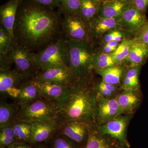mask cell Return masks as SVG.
Instances as JSON below:
<instances>
[{
	"label": "cell",
	"instance_id": "11",
	"mask_svg": "<svg viewBox=\"0 0 148 148\" xmlns=\"http://www.w3.org/2000/svg\"><path fill=\"white\" fill-rule=\"evenodd\" d=\"M32 79L36 82H49L68 85L76 80L68 66H56L40 71Z\"/></svg>",
	"mask_w": 148,
	"mask_h": 148
},
{
	"label": "cell",
	"instance_id": "40",
	"mask_svg": "<svg viewBox=\"0 0 148 148\" xmlns=\"http://www.w3.org/2000/svg\"><path fill=\"white\" fill-rule=\"evenodd\" d=\"M32 145L28 143L16 142L6 148H32Z\"/></svg>",
	"mask_w": 148,
	"mask_h": 148
},
{
	"label": "cell",
	"instance_id": "34",
	"mask_svg": "<svg viewBox=\"0 0 148 148\" xmlns=\"http://www.w3.org/2000/svg\"><path fill=\"white\" fill-rule=\"evenodd\" d=\"M131 37V35L120 29L113 30L108 32L100 39V45H103L110 42L121 43L126 38Z\"/></svg>",
	"mask_w": 148,
	"mask_h": 148
},
{
	"label": "cell",
	"instance_id": "3",
	"mask_svg": "<svg viewBox=\"0 0 148 148\" xmlns=\"http://www.w3.org/2000/svg\"><path fill=\"white\" fill-rule=\"evenodd\" d=\"M92 42L67 40L69 67L76 79L91 78L92 61L95 50Z\"/></svg>",
	"mask_w": 148,
	"mask_h": 148
},
{
	"label": "cell",
	"instance_id": "22",
	"mask_svg": "<svg viewBox=\"0 0 148 148\" xmlns=\"http://www.w3.org/2000/svg\"><path fill=\"white\" fill-rule=\"evenodd\" d=\"M20 106L14 102L9 103L5 99L0 102V127L13 124L17 120Z\"/></svg>",
	"mask_w": 148,
	"mask_h": 148
},
{
	"label": "cell",
	"instance_id": "42",
	"mask_svg": "<svg viewBox=\"0 0 148 148\" xmlns=\"http://www.w3.org/2000/svg\"><path fill=\"white\" fill-rule=\"evenodd\" d=\"M99 1L101 2V3L106 2L109 1H114V0H98Z\"/></svg>",
	"mask_w": 148,
	"mask_h": 148
},
{
	"label": "cell",
	"instance_id": "10",
	"mask_svg": "<svg viewBox=\"0 0 148 148\" xmlns=\"http://www.w3.org/2000/svg\"><path fill=\"white\" fill-rule=\"evenodd\" d=\"M93 124L79 121L62 122L60 123L57 133L65 135L83 148L87 142L90 127Z\"/></svg>",
	"mask_w": 148,
	"mask_h": 148
},
{
	"label": "cell",
	"instance_id": "23",
	"mask_svg": "<svg viewBox=\"0 0 148 148\" xmlns=\"http://www.w3.org/2000/svg\"><path fill=\"white\" fill-rule=\"evenodd\" d=\"M127 69V66L122 64L116 65L95 72L102 77V80L104 81L118 86L121 84Z\"/></svg>",
	"mask_w": 148,
	"mask_h": 148
},
{
	"label": "cell",
	"instance_id": "16",
	"mask_svg": "<svg viewBox=\"0 0 148 148\" xmlns=\"http://www.w3.org/2000/svg\"><path fill=\"white\" fill-rule=\"evenodd\" d=\"M35 82L42 98L58 104L63 101L68 92L69 85L49 82Z\"/></svg>",
	"mask_w": 148,
	"mask_h": 148
},
{
	"label": "cell",
	"instance_id": "6",
	"mask_svg": "<svg viewBox=\"0 0 148 148\" xmlns=\"http://www.w3.org/2000/svg\"><path fill=\"white\" fill-rule=\"evenodd\" d=\"M10 57L14 69L21 74L25 79H32L40 71L33 53L25 48L15 44L9 52Z\"/></svg>",
	"mask_w": 148,
	"mask_h": 148
},
{
	"label": "cell",
	"instance_id": "15",
	"mask_svg": "<svg viewBox=\"0 0 148 148\" xmlns=\"http://www.w3.org/2000/svg\"><path fill=\"white\" fill-rule=\"evenodd\" d=\"M23 1V0H9L0 8L1 25L8 32L13 45L15 44L14 29L16 14L18 8Z\"/></svg>",
	"mask_w": 148,
	"mask_h": 148
},
{
	"label": "cell",
	"instance_id": "26",
	"mask_svg": "<svg viewBox=\"0 0 148 148\" xmlns=\"http://www.w3.org/2000/svg\"><path fill=\"white\" fill-rule=\"evenodd\" d=\"M140 66L129 67L121 82V87L124 90H138L140 89L139 76Z\"/></svg>",
	"mask_w": 148,
	"mask_h": 148
},
{
	"label": "cell",
	"instance_id": "1",
	"mask_svg": "<svg viewBox=\"0 0 148 148\" xmlns=\"http://www.w3.org/2000/svg\"><path fill=\"white\" fill-rule=\"evenodd\" d=\"M62 19L61 14L54 10L23 0L14 29L15 44L32 53L42 50L64 36Z\"/></svg>",
	"mask_w": 148,
	"mask_h": 148
},
{
	"label": "cell",
	"instance_id": "13",
	"mask_svg": "<svg viewBox=\"0 0 148 148\" xmlns=\"http://www.w3.org/2000/svg\"><path fill=\"white\" fill-rule=\"evenodd\" d=\"M32 129L30 144L47 143L58 132L60 123L57 120L32 123Z\"/></svg>",
	"mask_w": 148,
	"mask_h": 148
},
{
	"label": "cell",
	"instance_id": "19",
	"mask_svg": "<svg viewBox=\"0 0 148 148\" xmlns=\"http://www.w3.org/2000/svg\"><path fill=\"white\" fill-rule=\"evenodd\" d=\"M148 57V47L145 44L133 38L129 55L125 62L128 67L143 66Z\"/></svg>",
	"mask_w": 148,
	"mask_h": 148
},
{
	"label": "cell",
	"instance_id": "24",
	"mask_svg": "<svg viewBox=\"0 0 148 148\" xmlns=\"http://www.w3.org/2000/svg\"><path fill=\"white\" fill-rule=\"evenodd\" d=\"M138 91L124 90L115 97L123 113L130 112L139 105L140 98Z\"/></svg>",
	"mask_w": 148,
	"mask_h": 148
},
{
	"label": "cell",
	"instance_id": "4",
	"mask_svg": "<svg viewBox=\"0 0 148 148\" xmlns=\"http://www.w3.org/2000/svg\"><path fill=\"white\" fill-rule=\"evenodd\" d=\"M67 42L64 36L42 50L33 53L40 71L56 66H69Z\"/></svg>",
	"mask_w": 148,
	"mask_h": 148
},
{
	"label": "cell",
	"instance_id": "12",
	"mask_svg": "<svg viewBox=\"0 0 148 148\" xmlns=\"http://www.w3.org/2000/svg\"><path fill=\"white\" fill-rule=\"evenodd\" d=\"M129 117L120 115L114 119L101 125L98 127L101 133L110 135L119 141L121 145L130 147L127 140L126 131Z\"/></svg>",
	"mask_w": 148,
	"mask_h": 148
},
{
	"label": "cell",
	"instance_id": "44",
	"mask_svg": "<svg viewBox=\"0 0 148 148\" xmlns=\"http://www.w3.org/2000/svg\"></svg>",
	"mask_w": 148,
	"mask_h": 148
},
{
	"label": "cell",
	"instance_id": "27",
	"mask_svg": "<svg viewBox=\"0 0 148 148\" xmlns=\"http://www.w3.org/2000/svg\"><path fill=\"white\" fill-rule=\"evenodd\" d=\"M17 142L30 144L32 136V123L17 119L12 124Z\"/></svg>",
	"mask_w": 148,
	"mask_h": 148
},
{
	"label": "cell",
	"instance_id": "39",
	"mask_svg": "<svg viewBox=\"0 0 148 148\" xmlns=\"http://www.w3.org/2000/svg\"><path fill=\"white\" fill-rule=\"evenodd\" d=\"M132 4L141 13L146 15L148 7V0H132Z\"/></svg>",
	"mask_w": 148,
	"mask_h": 148
},
{
	"label": "cell",
	"instance_id": "28",
	"mask_svg": "<svg viewBox=\"0 0 148 148\" xmlns=\"http://www.w3.org/2000/svg\"><path fill=\"white\" fill-rule=\"evenodd\" d=\"M133 42V38H126L120 43L116 50L111 53L114 61L117 65L125 64V60L129 55Z\"/></svg>",
	"mask_w": 148,
	"mask_h": 148
},
{
	"label": "cell",
	"instance_id": "20",
	"mask_svg": "<svg viewBox=\"0 0 148 148\" xmlns=\"http://www.w3.org/2000/svg\"><path fill=\"white\" fill-rule=\"evenodd\" d=\"M132 1L114 0L102 3L97 16L118 19L124 9L132 3Z\"/></svg>",
	"mask_w": 148,
	"mask_h": 148
},
{
	"label": "cell",
	"instance_id": "33",
	"mask_svg": "<svg viewBox=\"0 0 148 148\" xmlns=\"http://www.w3.org/2000/svg\"><path fill=\"white\" fill-rule=\"evenodd\" d=\"M92 86L97 95L108 98H112L118 89L117 86L106 82L102 79L92 84Z\"/></svg>",
	"mask_w": 148,
	"mask_h": 148
},
{
	"label": "cell",
	"instance_id": "41",
	"mask_svg": "<svg viewBox=\"0 0 148 148\" xmlns=\"http://www.w3.org/2000/svg\"><path fill=\"white\" fill-rule=\"evenodd\" d=\"M32 148H50L46 143H37L32 145Z\"/></svg>",
	"mask_w": 148,
	"mask_h": 148
},
{
	"label": "cell",
	"instance_id": "35",
	"mask_svg": "<svg viewBox=\"0 0 148 148\" xmlns=\"http://www.w3.org/2000/svg\"><path fill=\"white\" fill-rule=\"evenodd\" d=\"M10 35L2 26H0V55H8L13 47Z\"/></svg>",
	"mask_w": 148,
	"mask_h": 148
},
{
	"label": "cell",
	"instance_id": "25",
	"mask_svg": "<svg viewBox=\"0 0 148 148\" xmlns=\"http://www.w3.org/2000/svg\"><path fill=\"white\" fill-rule=\"evenodd\" d=\"M101 4L98 0H82L79 17L89 26L90 21L98 15Z\"/></svg>",
	"mask_w": 148,
	"mask_h": 148
},
{
	"label": "cell",
	"instance_id": "5",
	"mask_svg": "<svg viewBox=\"0 0 148 148\" xmlns=\"http://www.w3.org/2000/svg\"><path fill=\"white\" fill-rule=\"evenodd\" d=\"M59 110L58 103L41 98L20 106L17 119L31 123L57 120Z\"/></svg>",
	"mask_w": 148,
	"mask_h": 148
},
{
	"label": "cell",
	"instance_id": "2",
	"mask_svg": "<svg viewBox=\"0 0 148 148\" xmlns=\"http://www.w3.org/2000/svg\"><path fill=\"white\" fill-rule=\"evenodd\" d=\"M59 106L57 121H79L90 124L97 122V95L91 78L76 79L69 85L66 97Z\"/></svg>",
	"mask_w": 148,
	"mask_h": 148
},
{
	"label": "cell",
	"instance_id": "30",
	"mask_svg": "<svg viewBox=\"0 0 148 148\" xmlns=\"http://www.w3.org/2000/svg\"><path fill=\"white\" fill-rule=\"evenodd\" d=\"M82 0H61L58 8L61 14L64 15L79 16Z\"/></svg>",
	"mask_w": 148,
	"mask_h": 148
},
{
	"label": "cell",
	"instance_id": "18",
	"mask_svg": "<svg viewBox=\"0 0 148 148\" xmlns=\"http://www.w3.org/2000/svg\"><path fill=\"white\" fill-rule=\"evenodd\" d=\"M88 27L92 39H100L108 32L119 29L117 19L98 16L90 21Z\"/></svg>",
	"mask_w": 148,
	"mask_h": 148
},
{
	"label": "cell",
	"instance_id": "37",
	"mask_svg": "<svg viewBox=\"0 0 148 148\" xmlns=\"http://www.w3.org/2000/svg\"><path fill=\"white\" fill-rule=\"evenodd\" d=\"M36 3L47 8L54 10L58 8L61 4V0H28Z\"/></svg>",
	"mask_w": 148,
	"mask_h": 148
},
{
	"label": "cell",
	"instance_id": "31",
	"mask_svg": "<svg viewBox=\"0 0 148 148\" xmlns=\"http://www.w3.org/2000/svg\"><path fill=\"white\" fill-rule=\"evenodd\" d=\"M46 143L50 148H82L71 139L57 132Z\"/></svg>",
	"mask_w": 148,
	"mask_h": 148
},
{
	"label": "cell",
	"instance_id": "43",
	"mask_svg": "<svg viewBox=\"0 0 148 148\" xmlns=\"http://www.w3.org/2000/svg\"><path fill=\"white\" fill-rule=\"evenodd\" d=\"M118 148H126V147H124V146L121 145H120Z\"/></svg>",
	"mask_w": 148,
	"mask_h": 148
},
{
	"label": "cell",
	"instance_id": "9",
	"mask_svg": "<svg viewBox=\"0 0 148 148\" xmlns=\"http://www.w3.org/2000/svg\"><path fill=\"white\" fill-rule=\"evenodd\" d=\"M147 20L145 14L141 13L132 3L124 9L117 19L120 30L129 34L133 38Z\"/></svg>",
	"mask_w": 148,
	"mask_h": 148
},
{
	"label": "cell",
	"instance_id": "14",
	"mask_svg": "<svg viewBox=\"0 0 148 148\" xmlns=\"http://www.w3.org/2000/svg\"><path fill=\"white\" fill-rule=\"evenodd\" d=\"M97 122L99 124H104L123 114L115 98H106L97 95Z\"/></svg>",
	"mask_w": 148,
	"mask_h": 148
},
{
	"label": "cell",
	"instance_id": "8",
	"mask_svg": "<svg viewBox=\"0 0 148 148\" xmlns=\"http://www.w3.org/2000/svg\"><path fill=\"white\" fill-rule=\"evenodd\" d=\"M27 80L15 69L0 70V93L2 98L10 97L15 100L21 91L23 83Z\"/></svg>",
	"mask_w": 148,
	"mask_h": 148
},
{
	"label": "cell",
	"instance_id": "36",
	"mask_svg": "<svg viewBox=\"0 0 148 148\" xmlns=\"http://www.w3.org/2000/svg\"><path fill=\"white\" fill-rule=\"evenodd\" d=\"M135 39L139 41L148 47V21L144 23L134 37Z\"/></svg>",
	"mask_w": 148,
	"mask_h": 148
},
{
	"label": "cell",
	"instance_id": "32",
	"mask_svg": "<svg viewBox=\"0 0 148 148\" xmlns=\"http://www.w3.org/2000/svg\"><path fill=\"white\" fill-rule=\"evenodd\" d=\"M17 142L12 125L0 127V148H6Z\"/></svg>",
	"mask_w": 148,
	"mask_h": 148
},
{
	"label": "cell",
	"instance_id": "17",
	"mask_svg": "<svg viewBox=\"0 0 148 148\" xmlns=\"http://www.w3.org/2000/svg\"><path fill=\"white\" fill-rule=\"evenodd\" d=\"M120 145L118 140L101 133L94 124L90 127L87 142L83 148H118Z\"/></svg>",
	"mask_w": 148,
	"mask_h": 148
},
{
	"label": "cell",
	"instance_id": "21",
	"mask_svg": "<svg viewBox=\"0 0 148 148\" xmlns=\"http://www.w3.org/2000/svg\"><path fill=\"white\" fill-rule=\"evenodd\" d=\"M41 98H42L34 81L28 79L23 83L20 93L14 100V102L21 106L31 104Z\"/></svg>",
	"mask_w": 148,
	"mask_h": 148
},
{
	"label": "cell",
	"instance_id": "7",
	"mask_svg": "<svg viewBox=\"0 0 148 148\" xmlns=\"http://www.w3.org/2000/svg\"><path fill=\"white\" fill-rule=\"evenodd\" d=\"M62 26L63 34L67 40L92 41L89 27L79 16L64 15Z\"/></svg>",
	"mask_w": 148,
	"mask_h": 148
},
{
	"label": "cell",
	"instance_id": "29",
	"mask_svg": "<svg viewBox=\"0 0 148 148\" xmlns=\"http://www.w3.org/2000/svg\"><path fill=\"white\" fill-rule=\"evenodd\" d=\"M118 65L111 54L101 53L95 50L92 61V70L95 71Z\"/></svg>",
	"mask_w": 148,
	"mask_h": 148
},
{
	"label": "cell",
	"instance_id": "38",
	"mask_svg": "<svg viewBox=\"0 0 148 148\" xmlns=\"http://www.w3.org/2000/svg\"><path fill=\"white\" fill-rule=\"evenodd\" d=\"M120 43L116 42H110L103 45H101V47L98 51L101 53L111 54L114 52Z\"/></svg>",
	"mask_w": 148,
	"mask_h": 148
}]
</instances>
